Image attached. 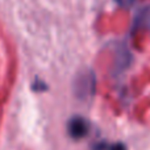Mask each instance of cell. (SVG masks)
<instances>
[{
  "label": "cell",
  "mask_w": 150,
  "mask_h": 150,
  "mask_svg": "<svg viewBox=\"0 0 150 150\" xmlns=\"http://www.w3.org/2000/svg\"><path fill=\"white\" fill-rule=\"evenodd\" d=\"M95 92V75L92 71L80 73L74 80V93L80 100H90Z\"/></svg>",
  "instance_id": "obj_1"
},
{
  "label": "cell",
  "mask_w": 150,
  "mask_h": 150,
  "mask_svg": "<svg viewBox=\"0 0 150 150\" xmlns=\"http://www.w3.org/2000/svg\"><path fill=\"white\" fill-rule=\"evenodd\" d=\"M67 130H69V134L74 140H79V138H83L88 134V132H90V122L87 121V119H84L82 116H74L69 120Z\"/></svg>",
  "instance_id": "obj_2"
},
{
  "label": "cell",
  "mask_w": 150,
  "mask_h": 150,
  "mask_svg": "<svg viewBox=\"0 0 150 150\" xmlns=\"http://www.w3.org/2000/svg\"><path fill=\"white\" fill-rule=\"evenodd\" d=\"M141 28L150 29V7L141 8L134 17L133 29H141Z\"/></svg>",
  "instance_id": "obj_3"
},
{
  "label": "cell",
  "mask_w": 150,
  "mask_h": 150,
  "mask_svg": "<svg viewBox=\"0 0 150 150\" xmlns=\"http://www.w3.org/2000/svg\"><path fill=\"white\" fill-rule=\"evenodd\" d=\"M115 1L122 8H130L133 4H134L136 0H115Z\"/></svg>",
  "instance_id": "obj_4"
},
{
  "label": "cell",
  "mask_w": 150,
  "mask_h": 150,
  "mask_svg": "<svg viewBox=\"0 0 150 150\" xmlns=\"http://www.w3.org/2000/svg\"><path fill=\"white\" fill-rule=\"evenodd\" d=\"M112 150H127V148H125L122 144H115L113 146H112Z\"/></svg>",
  "instance_id": "obj_5"
}]
</instances>
